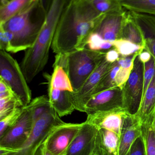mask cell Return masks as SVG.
<instances>
[{
	"label": "cell",
	"instance_id": "cell-1",
	"mask_svg": "<svg viewBox=\"0 0 155 155\" xmlns=\"http://www.w3.org/2000/svg\"><path fill=\"white\" fill-rule=\"evenodd\" d=\"M106 14L98 12L91 2L71 0L57 25L51 47L53 51L67 54L86 48L89 36Z\"/></svg>",
	"mask_w": 155,
	"mask_h": 155
},
{
	"label": "cell",
	"instance_id": "cell-2",
	"mask_svg": "<svg viewBox=\"0 0 155 155\" xmlns=\"http://www.w3.org/2000/svg\"><path fill=\"white\" fill-rule=\"evenodd\" d=\"M70 2L53 0L34 44L26 50L20 66L27 83H31L47 64L57 25Z\"/></svg>",
	"mask_w": 155,
	"mask_h": 155
},
{
	"label": "cell",
	"instance_id": "cell-3",
	"mask_svg": "<svg viewBox=\"0 0 155 155\" xmlns=\"http://www.w3.org/2000/svg\"><path fill=\"white\" fill-rule=\"evenodd\" d=\"M46 10L41 0H35L3 24V29L13 36L10 52L28 50L34 44L46 17Z\"/></svg>",
	"mask_w": 155,
	"mask_h": 155
},
{
	"label": "cell",
	"instance_id": "cell-4",
	"mask_svg": "<svg viewBox=\"0 0 155 155\" xmlns=\"http://www.w3.org/2000/svg\"><path fill=\"white\" fill-rule=\"evenodd\" d=\"M106 54L103 51H93L87 48L69 53L57 54L53 66H60L65 70L76 92L105 58Z\"/></svg>",
	"mask_w": 155,
	"mask_h": 155
},
{
	"label": "cell",
	"instance_id": "cell-5",
	"mask_svg": "<svg viewBox=\"0 0 155 155\" xmlns=\"http://www.w3.org/2000/svg\"><path fill=\"white\" fill-rule=\"evenodd\" d=\"M0 78L9 86L23 107L32 101V92L21 66L7 52L0 50Z\"/></svg>",
	"mask_w": 155,
	"mask_h": 155
},
{
	"label": "cell",
	"instance_id": "cell-6",
	"mask_svg": "<svg viewBox=\"0 0 155 155\" xmlns=\"http://www.w3.org/2000/svg\"><path fill=\"white\" fill-rule=\"evenodd\" d=\"M63 122L52 107L33 123L30 137L15 155H35L55 127Z\"/></svg>",
	"mask_w": 155,
	"mask_h": 155
},
{
	"label": "cell",
	"instance_id": "cell-7",
	"mask_svg": "<svg viewBox=\"0 0 155 155\" xmlns=\"http://www.w3.org/2000/svg\"><path fill=\"white\" fill-rule=\"evenodd\" d=\"M144 84V64L136 58L129 78L122 88L124 107L131 114L138 113L142 104Z\"/></svg>",
	"mask_w": 155,
	"mask_h": 155
},
{
	"label": "cell",
	"instance_id": "cell-8",
	"mask_svg": "<svg viewBox=\"0 0 155 155\" xmlns=\"http://www.w3.org/2000/svg\"><path fill=\"white\" fill-rule=\"evenodd\" d=\"M83 123L65 122L54 128L44 141L47 151L51 155H66L73 141L80 132Z\"/></svg>",
	"mask_w": 155,
	"mask_h": 155
},
{
	"label": "cell",
	"instance_id": "cell-9",
	"mask_svg": "<svg viewBox=\"0 0 155 155\" xmlns=\"http://www.w3.org/2000/svg\"><path fill=\"white\" fill-rule=\"evenodd\" d=\"M33 125L32 109L27 105L15 125L0 137V147L18 150L30 137Z\"/></svg>",
	"mask_w": 155,
	"mask_h": 155
},
{
	"label": "cell",
	"instance_id": "cell-10",
	"mask_svg": "<svg viewBox=\"0 0 155 155\" xmlns=\"http://www.w3.org/2000/svg\"><path fill=\"white\" fill-rule=\"evenodd\" d=\"M121 108H125L123 90L116 87L93 95L86 104L84 113L88 115L98 111Z\"/></svg>",
	"mask_w": 155,
	"mask_h": 155
},
{
	"label": "cell",
	"instance_id": "cell-11",
	"mask_svg": "<svg viewBox=\"0 0 155 155\" xmlns=\"http://www.w3.org/2000/svg\"><path fill=\"white\" fill-rule=\"evenodd\" d=\"M113 63L107 61L105 58L88 78L79 90L73 93L72 101L75 110L84 112L85 106L93 94L103 77L113 66Z\"/></svg>",
	"mask_w": 155,
	"mask_h": 155
},
{
	"label": "cell",
	"instance_id": "cell-12",
	"mask_svg": "<svg viewBox=\"0 0 155 155\" xmlns=\"http://www.w3.org/2000/svg\"><path fill=\"white\" fill-rule=\"evenodd\" d=\"M127 113L124 108L98 111L87 115L86 121L94 126L98 130L106 129L112 131L121 138L124 117Z\"/></svg>",
	"mask_w": 155,
	"mask_h": 155
},
{
	"label": "cell",
	"instance_id": "cell-13",
	"mask_svg": "<svg viewBox=\"0 0 155 155\" xmlns=\"http://www.w3.org/2000/svg\"><path fill=\"white\" fill-rule=\"evenodd\" d=\"M96 127L86 121L68 149L66 155H90L94 147L98 131Z\"/></svg>",
	"mask_w": 155,
	"mask_h": 155
},
{
	"label": "cell",
	"instance_id": "cell-14",
	"mask_svg": "<svg viewBox=\"0 0 155 155\" xmlns=\"http://www.w3.org/2000/svg\"><path fill=\"white\" fill-rule=\"evenodd\" d=\"M141 123L136 114L127 113L124 117L120 138L119 155H127L137 138L141 136Z\"/></svg>",
	"mask_w": 155,
	"mask_h": 155
},
{
	"label": "cell",
	"instance_id": "cell-15",
	"mask_svg": "<svg viewBox=\"0 0 155 155\" xmlns=\"http://www.w3.org/2000/svg\"><path fill=\"white\" fill-rule=\"evenodd\" d=\"M125 12L123 8L107 13L96 32L99 34L104 40L112 43L120 39Z\"/></svg>",
	"mask_w": 155,
	"mask_h": 155
},
{
	"label": "cell",
	"instance_id": "cell-16",
	"mask_svg": "<svg viewBox=\"0 0 155 155\" xmlns=\"http://www.w3.org/2000/svg\"><path fill=\"white\" fill-rule=\"evenodd\" d=\"M73 92L48 87L51 106L60 117L71 114L75 110L72 97Z\"/></svg>",
	"mask_w": 155,
	"mask_h": 155
},
{
	"label": "cell",
	"instance_id": "cell-17",
	"mask_svg": "<svg viewBox=\"0 0 155 155\" xmlns=\"http://www.w3.org/2000/svg\"><path fill=\"white\" fill-rule=\"evenodd\" d=\"M131 12L143 33L145 42V50L155 60V15Z\"/></svg>",
	"mask_w": 155,
	"mask_h": 155
},
{
	"label": "cell",
	"instance_id": "cell-18",
	"mask_svg": "<svg viewBox=\"0 0 155 155\" xmlns=\"http://www.w3.org/2000/svg\"><path fill=\"white\" fill-rule=\"evenodd\" d=\"M120 137L116 133L106 130H98L95 147L100 155H119Z\"/></svg>",
	"mask_w": 155,
	"mask_h": 155
},
{
	"label": "cell",
	"instance_id": "cell-19",
	"mask_svg": "<svg viewBox=\"0 0 155 155\" xmlns=\"http://www.w3.org/2000/svg\"><path fill=\"white\" fill-rule=\"evenodd\" d=\"M120 39H125L136 44L145 46L143 33L134 16L129 11L126 12L124 15Z\"/></svg>",
	"mask_w": 155,
	"mask_h": 155
},
{
	"label": "cell",
	"instance_id": "cell-20",
	"mask_svg": "<svg viewBox=\"0 0 155 155\" xmlns=\"http://www.w3.org/2000/svg\"><path fill=\"white\" fill-rule=\"evenodd\" d=\"M155 111V73L142 102L141 107L136 114L141 123L153 116Z\"/></svg>",
	"mask_w": 155,
	"mask_h": 155
},
{
	"label": "cell",
	"instance_id": "cell-21",
	"mask_svg": "<svg viewBox=\"0 0 155 155\" xmlns=\"http://www.w3.org/2000/svg\"><path fill=\"white\" fill-rule=\"evenodd\" d=\"M154 115L141 123V137L144 147L145 155H155V131Z\"/></svg>",
	"mask_w": 155,
	"mask_h": 155
},
{
	"label": "cell",
	"instance_id": "cell-22",
	"mask_svg": "<svg viewBox=\"0 0 155 155\" xmlns=\"http://www.w3.org/2000/svg\"><path fill=\"white\" fill-rule=\"evenodd\" d=\"M123 8L129 12L155 15V0H117Z\"/></svg>",
	"mask_w": 155,
	"mask_h": 155
},
{
	"label": "cell",
	"instance_id": "cell-23",
	"mask_svg": "<svg viewBox=\"0 0 155 155\" xmlns=\"http://www.w3.org/2000/svg\"><path fill=\"white\" fill-rule=\"evenodd\" d=\"M35 1L11 0L4 6L0 7V25L3 24Z\"/></svg>",
	"mask_w": 155,
	"mask_h": 155
},
{
	"label": "cell",
	"instance_id": "cell-24",
	"mask_svg": "<svg viewBox=\"0 0 155 155\" xmlns=\"http://www.w3.org/2000/svg\"><path fill=\"white\" fill-rule=\"evenodd\" d=\"M113 47L120 56L126 57L135 54H140L145 50V47L136 44L128 40L119 39L112 43Z\"/></svg>",
	"mask_w": 155,
	"mask_h": 155
},
{
	"label": "cell",
	"instance_id": "cell-25",
	"mask_svg": "<svg viewBox=\"0 0 155 155\" xmlns=\"http://www.w3.org/2000/svg\"><path fill=\"white\" fill-rule=\"evenodd\" d=\"M119 69L120 65L118 64V61H116L115 62L113 63L111 69L103 77L95 89L93 95L109 88L117 87L116 82V78Z\"/></svg>",
	"mask_w": 155,
	"mask_h": 155
},
{
	"label": "cell",
	"instance_id": "cell-26",
	"mask_svg": "<svg viewBox=\"0 0 155 155\" xmlns=\"http://www.w3.org/2000/svg\"><path fill=\"white\" fill-rule=\"evenodd\" d=\"M32 109L33 123L52 108L49 98L45 95L34 98L28 104Z\"/></svg>",
	"mask_w": 155,
	"mask_h": 155
},
{
	"label": "cell",
	"instance_id": "cell-27",
	"mask_svg": "<svg viewBox=\"0 0 155 155\" xmlns=\"http://www.w3.org/2000/svg\"><path fill=\"white\" fill-rule=\"evenodd\" d=\"M24 107H16L10 114L1 119L0 137L2 136L10 128L15 125L23 111Z\"/></svg>",
	"mask_w": 155,
	"mask_h": 155
},
{
	"label": "cell",
	"instance_id": "cell-28",
	"mask_svg": "<svg viewBox=\"0 0 155 155\" xmlns=\"http://www.w3.org/2000/svg\"><path fill=\"white\" fill-rule=\"evenodd\" d=\"M20 107L22 105L15 95L0 98V120Z\"/></svg>",
	"mask_w": 155,
	"mask_h": 155
},
{
	"label": "cell",
	"instance_id": "cell-29",
	"mask_svg": "<svg viewBox=\"0 0 155 155\" xmlns=\"http://www.w3.org/2000/svg\"><path fill=\"white\" fill-rule=\"evenodd\" d=\"M113 47V45L110 42L105 41L97 32L93 33L89 36L86 48L95 51H103L109 50Z\"/></svg>",
	"mask_w": 155,
	"mask_h": 155
},
{
	"label": "cell",
	"instance_id": "cell-30",
	"mask_svg": "<svg viewBox=\"0 0 155 155\" xmlns=\"http://www.w3.org/2000/svg\"><path fill=\"white\" fill-rule=\"evenodd\" d=\"M98 12L107 14L123 8L117 0H94L91 2Z\"/></svg>",
	"mask_w": 155,
	"mask_h": 155
},
{
	"label": "cell",
	"instance_id": "cell-31",
	"mask_svg": "<svg viewBox=\"0 0 155 155\" xmlns=\"http://www.w3.org/2000/svg\"><path fill=\"white\" fill-rule=\"evenodd\" d=\"M155 73V60L152 56L150 61L144 64V84L142 102L146 92L149 87Z\"/></svg>",
	"mask_w": 155,
	"mask_h": 155
},
{
	"label": "cell",
	"instance_id": "cell-32",
	"mask_svg": "<svg viewBox=\"0 0 155 155\" xmlns=\"http://www.w3.org/2000/svg\"><path fill=\"white\" fill-rule=\"evenodd\" d=\"M13 39L12 34L0 26V50L9 52Z\"/></svg>",
	"mask_w": 155,
	"mask_h": 155
},
{
	"label": "cell",
	"instance_id": "cell-33",
	"mask_svg": "<svg viewBox=\"0 0 155 155\" xmlns=\"http://www.w3.org/2000/svg\"><path fill=\"white\" fill-rule=\"evenodd\" d=\"M127 155H145L144 147L141 137L136 139Z\"/></svg>",
	"mask_w": 155,
	"mask_h": 155
},
{
	"label": "cell",
	"instance_id": "cell-34",
	"mask_svg": "<svg viewBox=\"0 0 155 155\" xmlns=\"http://www.w3.org/2000/svg\"><path fill=\"white\" fill-rule=\"evenodd\" d=\"M15 95L9 86L0 78V98Z\"/></svg>",
	"mask_w": 155,
	"mask_h": 155
},
{
	"label": "cell",
	"instance_id": "cell-35",
	"mask_svg": "<svg viewBox=\"0 0 155 155\" xmlns=\"http://www.w3.org/2000/svg\"><path fill=\"white\" fill-rule=\"evenodd\" d=\"M120 54L115 49H112L106 52L105 55V59L111 63H113L118 61Z\"/></svg>",
	"mask_w": 155,
	"mask_h": 155
},
{
	"label": "cell",
	"instance_id": "cell-36",
	"mask_svg": "<svg viewBox=\"0 0 155 155\" xmlns=\"http://www.w3.org/2000/svg\"><path fill=\"white\" fill-rule=\"evenodd\" d=\"M139 57L141 61L144 64L150 61L152 56V54L148 51L144 50L139 54Z\"/></svg>",
	"mask_w": 155,
	"mask_h": 155
},
{
	"label": "cell",
	"instance_id": "cell-37",
	"mask_svg": "<svg viewBox=\"0 0 155 155\" xmlns=\"http://www.w3.org/2000/svg\"><path fill=\"white\" fill-rule=\"evenodd\" d=\"M35 155H51L47 151L44 142L37 150Z\"/></svg>",
	"mask_w": 155,
	"mask_h": 155
},
{
	"label": "cell",
	"instance_id": "cell-38",
	"mask_svg": "<svg viewBox=\"0 0 155 155\" xmlns=\"http://www.w3.org/2000/svg\"><path fill=\"white\" fill-rule=\"evenodd\" d=\"M52 1L53 0H41L45 10H46V12H47L48 9L50 8V6H51Z\"/></svg>",
	"mask_w": 155,
	"mask_h": 155
},
{
	"label": "cell",
	"instance_id": "cell-39",
	"mask_svg": "<svg viewBox=\"0 0 155 155\" xmlns=\"http://www.w3.org/2000/svg\"><path fill=\"white\" fill-rule=\"evenodd\" d=\"M10 1H11V0H0V2H1L0 7L4 6L6 4L8 3Z\"/></svg>",
	"mask_w": 155,
	"mask_h": 155
},
{
	"label": "cell",
	"instance_id": "cell-40",
	"mask_svg": "<svg viewBox=\"0 0 155 155\" xmlns=\"http://www.w3.org/2000/svg\"><path fill=\"white\" fill-rule=\"evenodd\" d=\"M90 155H99V154L98 153L97 150L96 149L95 147V144L94 147L93 151V153H92Z\"/></svg>",
	"mask_w": 155,
	"mask_h": 155
},
{
	"label": "cell",
	"instance_id": "cell-41",
	"mask_svg": "<svg viewBox=\"0 0 155 155\" xmlns=\"http://www.w3.org/2000/svg\"><path fill=\"white\" fill-rule=\"evenodd\" d=\"M153 126H154V128L155 131V111L154 112V114Z\"/></svg>",
	"mask_w": 155,
	"mask_h": 155
},
{
	"label": "cell",
	"instance_id": "cell-42",
	"mask_svg": "<svg viewBox=\"0 0 155 155\" xmlns=\"http://www.w3.org/2000/svg\"><path fill=\"white\" fill-rule=\"evenodd\" d=\"M86 1H88V2H92L94 0H86Z\"/></svg>",
	"mask_w": 155,
	"mask_h": 155
}]
</instances>
